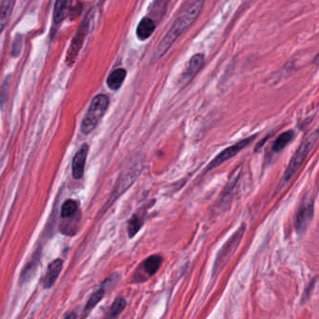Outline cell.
<instances>
[{
  "mask_svg": "<svg viewBox=\"0 0 319 319\" xmlns=\"http://www.w3.org/2000/svg\"><path fill=\"white\" fill-rule=\"evenodd\" d=\"M78 211V204L77 202L73 200H68L66 201L62 205L61 210V216L63 218H70L76 214Z\"/></svg>",
  "mask_w": 319,
  "mask_h": 319,
  "instance_id": "44dd1931",
  "label": "cell"
},
{
  "mask_svg": "<svg viewBox=\"0 0 319 319\" xmlns=\"http://www.w3.org/2000/svg\"><path fill=\"white\" fill-rule=\"evenodd\" d=\"M16 42H17V45L15 44V42H14V44H13V56L18 55L20 51H21V48H22V47H21V45H22V40H21V39H16Z\"/></svg>",
  "mask_w": 319,
  "mask_h": 319,
  "instance_id": "7402d4cb",
  "label": "cell"
},
{
  "mask_svg": "<svg viewBox=\"0 0 319 319\" xmlns=\"http://www.w3.org/2000/svg\"><path fill=\"white\" fill-rule=\"evenodd\" d=\"M118 280H119V277L116 274H112L111 277H109L107 280H105L100 288L93 294L91 298L87 301L85 312L89 313L92 309H94L98 302L104 298L105 294L107 293V291L111 287H114V285L117 283Z\"/></svg>",
  "mask_w": 319,
  "mask_h": 319,
  "instance_id": "9c48e42d",
  "label": "cell"
},
{
  "mask_svg": "<svg viewBox=\"0 0 319 319\" xmlns=\"http://www.w3.org/2000/svg\"><path fill=\"white\" fill-rule=\"evenodd\" d=\"M88 144H83L72 160V175L75 179H81L85 172V162L88 154Z\"/></svg>",
  "mask_w": 319,
  "mask_h": 319,
  "instance_id": "30bf717a",
  "label": "cell"
},
{
  "mask_svg": "<svg viewBox=\"0 0 319 319\" xmlns=\"http://www.w3.org/2000/svg\"><path fill=\"white\" fill-rule=\"evenodd\" d=\"M254 138H256V135L246 138L244 140H241V142H239V143H237V144H233V145L229 146L228 148H226L225 150L222 151L221 153H219L217 155V157H215V159H213L211 162L209 163L208 166L206 167L205 171H210L212 169H215L216 167L220 166L221 164L226 162L228 159L235 157L242 149H244L246 146L251 144Z\"/></svg>",
  "mask_w": 319,
  "mask_h": 319,
  "instance_id": "52a82bcc",
  "label": "cell"
},
{
  "mask_svg": "<svg viewBox=\"0 0 319 319\" xmlns=\"http://www.w3.org/2000/svg\"><path fill=\"white\" fill-rule=\"evenodd\" d=\"M245 231V225L242 224L240 228L232 235L224 246L221 248L219 253L216 257L215 264H214V275H217L223 270V268L227 265L228 261L234 254L236 249L239 246L241 241V238Z\"/></svg>",
  "mask_w": 319,
  "mask_h": 319,
  "instance_id": "277c9868",
  "label": "cell"
},
{
  "mask_svg": "<svg viewBox=\"0 0 319 319\" xmlns=\"http://www.w3.org/2000/svg\"><path fill=\"white\" fill-rule=\"evenodd\" d=\"M125 300L119 297L116 300L113 301V303L111 304V308L109 310V313L107 314L108 317L110 318H115L120 315V313H122L124 311V308H125Z\"/></svg>",
  "mask_w": 319,
  "mask_h": 319,
  "instance_id": "ffe728a7",
  "label": "cell"
},
{
  "mask_svg": "<svg viewBox=\"0 0 319 319\" xmlns=\"http://www.w3.org/2000/svg\"><path fill=\"white\" fill-rule=\"evenodd\" d=\"M14 4L15 0H4L0 7V32H2V30L7 26L13 12Z\"/></svg>",
  "mask_w": 319,
  "mask_h": 319,
  "instance_id": "ac0fdd59",
  "label": "cell"
},
{
  "mask_svg": "<svg viewBox=\"0 0 319 319\" xmlns=\"http://www.w3.org/2000/svg\"><path fill=\"white\" fill-rule=\"evenodd\" d=\"M139 172H140L139 169H131L124 175V177H122L120 179V182H118L116 188L112 193V195H114L113 201H114V199H116L122 193H124V191L131 186L133 182L136 180L137 176L139 175Z\"/></svg>",
  "mask_w": 319,
  "mask_h": 319,
  "instance_id": "4fadbf2b",
  "label": "cell"
},
{
  "mask_svg": "<svg viewBox=\"0 0 319 319\" xmlns=\"http://www.w3.org/2000/svg\"><path fill=\"white\" fill-rule=\"evenodd\" d=\"M204 60L205 56L202 53H196L190 58L186 70L182 75L184 83L195 76L196 73L202 69V66L204 64Z\"/></svg>",
  "mask_w": 319,
  "mask_h": 319,
  "instance_id": "7c38bea8",
  "label": "cell"
},
{
  "mask_svg": "<svg viewBox=\"0 0 319 319\" xmlns=\"http://www.w3.org/2000/svg\"><path fill=\"white\" fill-rule=\"evenodd\" d=\"M313 199H303L296 215V230L299 234H301L305 231L309 223L313 218Z\"/></svg>",
  "mask_w": 319,
  "mask_h": 319,
  "instance_id": "ba28073f",
  "label": "cell"
},
{
  "mask_svg": "<svg viewBox=\"0 0 319 319\" xmlns=\"http://www.w3.org/2000/svg\"><path fill=\"white\" fill-rule=\"evenodd\" d=\"M317 139H318V131H315L312 134H310L300 144L299 148L295 152L293 157H291L287 169L282 177V180L279 183V188L283 187L285 184H287V182H289L293 178L294 175L297 173V171L301 167L302 163L304 162L307 156L309 155L310 151L313 149Z\"/></svg>",
  "mask_w": 319,
  "mask_h": 319,
  "instance_id": "7a4b0ae2",
  "label": "cell"
},
{
  "mask_svg": "<svg viewBox=\"0 0 319 319\" xmlns=\"http://www.w3.org/2000/svg\"><path fill=\"white\" fill-rule=\"evenodd\" d=\"M295 136H296V134L293 131H287L282 133L274 141V144H273V150L275 153H279L283 149H285V147L287 146V144H290L293 141Z\"/></svg>",
  "mask_w": 319,
  "mask_h": 319,
  "instance_id": "d6986e66",
  "label": "cell"
},
{
  "mask_svg": "<svg viewBox=\"0 0 319 319\" xmlns=\"http://www.w3.org/2000/svg\"><path fill=\"white\" fill-rule=\"evenodd\" d=\"M72 0H56L53 12V22L55 25H59L66 19L72 6Z\"/></svg>",
  "mask_w": 319,
  "mask_h": 319,
  "instance_id": "9a60e30c",
  "label": "cell"
},
{
  "mask_svg": "<svg viewBox=\"0 0 319 319\" xmlns=\"http://www.w3.org/2000/svg\"><path fill=\"white\" fill-rule=\"evenodd\" d=\"M62 268H63V261L60 259H57L49 264L45 276L43 278V282H42L43 287L45 288H50L53 286V284L58 278L59 274L62 271Z\"/></svg>",
  "mask_w": 319,
  "mask_h": 319,
  "instance_id": "8fae6325",
  "label": "cell"
},
{
  "mask_svg": "<svg viewBox=\"0 0 319 319\" xmlns=\"http://www.w3.org/2000/svg\"><path fill=\"white\" fill-rule=\"evenodd\" d=\"M109 106V98L103 94L96 96L92 100L91 105L82 122L81 131L84 134H89L94 131Z\"/></svg>",
  "mask_w": 319,
  "mask_h": 319,
  "instance_id": "3957f363",
  "label": "cell"
},
{
  "mask_svg": "<svg viewBox=\"0 0 319 319\" xmlns=\"http://www.w3.org/2000/svg\"><path fill=\"white\" fill-rule=\"evenodd\" d=\"M162 263V258L159 254H153L147 258L135 271L132 281L134 283H143L157 274Z\"/></svg>",
  "mask_w": 319,
  "mask_h": 319,
  "instance_id": "5b68a950",
  "label": "cell"
},
{
  "mask_svg": "<svg viewBox=\"0 0 319 319\" xmlns=\"http://www.w3.org/2000/svg\"><path fill=\"white\" fill-rule=\"evenodd\" d=\"M89 28H90V16L88 14L85 21L82 23V26H80L78 32L75 35L74 39L72 40L71 47L68 51L66 62L69 67H72L75 63L76 58L78 56L79 52L85 42V37H86L87 33L89 32Z\"/></svg>",
  "mask_w": 319,
  "mask_h": 319,
  "instance_id": "8992f818",
  "label": "cell"
},
{
  "mask_svg": "<svg viewBox=\"0 0 319 319\" xmlns=\"http://www.w3.org/2000/svg\"><path fill=\"white\" fill-rule=\"evenodd\" d=\"M125 76H126V71L124 69H117L113 71L107 79V85L109 86V88L113 91L120 89V87L124 83Z\"/></svg>",
  "mask_w": 319,
  "mask_h": 319,
  "instance_id": "e0dca14e",
  "label": "cell"
},
{
  "mask_svg": "<svg viewBox=\"0 0 319 319\" xmlns=\"http://www.w3.org/2000/svg\"><path fill=\"white\" fill-rule=\"evenodd\" d=\"M155 29H156L155 22L149 17H144L137 26L136 34H137L138 39L141 40L149 39L153 35Z\"/></svg>",
  "mask_w": 319,
  "mask_h": 319,
  "instance_id": "5bb4252c",
  "label": "cell"
},
{
  "mask_svg": "<svg viewBox=\"0 0 319 319\" xmlns=\"http://www.w3.org/2000/svg\"><path fill=\"white\" fill-rule=\"evenodd\" d=\"M145 213L144 210H140L136 214L132 215L127 226V232L130 238H133L144 226Z\"/></svg>",
  "mask_w": 319,
  "mask_h": 319,
  "instance_id": "2e32d148",
  "label": "cell"
},
{
  "mask_svg": "<svg viewBox=\"0 0 319 319\" xmlns=\"http://www.w3.org/2000/svg\"><path fill=\"white\" fill-rule=\"evenodd\" d=\"M203 5V0H196L179 14V16L176 18L166 36L158 43L154 53L156 60L163 57L182 33L187 30L189 27L195 23L196 20L198 19V17L202 13Z\"/></svg>",
  "mask_w": 319,
  "mask_h": 319,
  "instance_id": "6da1fadb",
  "label": "cell"
}]
</instances>
